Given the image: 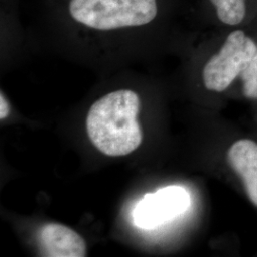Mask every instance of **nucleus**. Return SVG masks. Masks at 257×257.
Masks as SVG:
<instances>
[{
	"label": "nucleus",
	"instance_id": "9",
	"mask_svg": "<svg viewBox=\"0 0 257 257\" xmlns=\"http://www.w3.org/2000/svg\"><path fill=\"white\" fill-rule=\"evenodd\" d=\"M11 108H10L9 102L4 97L3 93L0 94V119H5L10 114Z\"/></svg>",
	"mask_w": 257,
	"mask_h": 257
},
{
	"label": "nucleus",
	"instance_id": "2",
	"mask_svg": "<svg viewBox=\"0 0 257 257\" xmlns=\"http://www.w3.org/2000/svg\"><path fill=\"white\" fill-rule=\"evenodd\" d=\"M72 18L85 26L109 31L142 26L157 15L156 0H71Z\"/></svg>",
	"mask_w": 257,
	"mask_h": 257
},
{
	"label": "nucleus",
	"instance_id": "5",
	"mask_svg": "<svg viewBox=\"0 0 257 257\" xmlns=\"http://www.w3.org/2000/svg\"><path fill=\"white\" fill-rule=\"evenodd\" d=\"M44 255L50 257H84L87 255L85 240L71 228L56 223L46 224L39 231Z\"/></svg>",
	"mask_w": 257,
	"mask_h": 257
},
{
	"label": "nucleus",
	"instance_id": "4",
	"mask_svg": "<svg viewBox=\"0 0 257 257\" xmlns=\"http://www.w3.org/2000/svg\"><path fill=\"white\" fill-rule=\"evenodd\" d=\"M190 193L183 187L169 186L156 193H147L133 211L135 225L152 230L175 219L189 209Z\"/></svg>",
	"mask_w": 257,
	"mask_h": 257
},
{
	"label": "nucleus",
	"instance_id": "7",
	"mask_svg": "<svg viewBox=\"0 0 257 257\" xmlns=\"http://www.w3.org/2000/svg\"><path fill=\"white\" fill-rule=\"evenodd\" d=\"M221 22L234 26L246 17V0H211Z\"/></svg>",
	"mask_w": 257,
	"mask_h": 257
},
{
	"label": "nucleus",
	"instance_id": "1",
	"mask_svg": "<svg viewBox=\"0 0 257 257\" xmlns=\"http://www.w3.org/2000/svg\"><path fill=\"white\" fill-rule=\"evenodd\" d=\"M140 98L131 90L107 93L94 102L86 118L87 134L93 146L107 156L130 155L142 143L138 121Z\"/></svg>",
	"mask_w": 257,
	"mask_h": 257
},
{
	"label": "nucleus",
	"instance_id": "3",
	"mask_svg": "<svg viewBox=\"0 0 257 257\" xmlns=\"http://www.w3.org/2000/svg\"><path fill=\"white\" fill-rule=\"evenodd\" d=\"M256 52L255 42L243 31L230 33L220 51L211 56L203 69L205 87L218 92L228 89L243 73Z\"/></svg>",
	"mask_w": 257,
	"mask_h": 257
},
{
	"label": "nucleus",
	"instance_id": "8",
	"mask_svg": "<svg viewBox=\"0 0 257 257\" xmlns=\"http://www.w3.org/2000/svg\"><path fill=\"white\" fill-rule=\"evenodd\" d=\"M241 75L244 95L250 99H257V52Z\"/></svg>",
	"mask_w": 257,
	"mask_h": 257
},
{
	"label": "nucleus",
	"instance_id": "6",
	"mask_svg": "<svg viewBox=\"0 0 257 257\" xmlns=\"http://www.w3.org/2000/svg\"><path fill=\"white\" fill-rule=\"evenodd\" d=\"M228 163L238 175L249 201L257 207V143L250 139H240L230 146Z\"/></svg>",
	"mask_w": 257,
	"mask_h": 257
}]
</instances>
